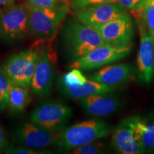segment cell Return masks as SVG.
<instances>
[{
  "instance_id": "obj_1",
  "label": "cell",
  "mask_w": 154,
  "mask_h": 154,
  "mask_svg": "<svg viewBox=\"0 0 154 154\" xmlns=\"http://www.w3.org/2000/svg\"><path fill=\"white\" fill-rule=\"evenodd\" d=\"M111 131V127L100 119L84 121L60 131L56 146L59 151H72L105 137Z\"/></svg>"
},
{
  "instance_id": "obj_2",
  "label": "cell",
  "mask_w": 154,
  "mask_h": 154,
  "mask_svg": "<svg viewBox=\"0 0 154 154\" xmlns=\"http://www.w3.org/2000/svg\"><path fill=\"white\" fill-rule=\"evenodd\" d=\"M62 40L65 51L73 61L105 44L95 28L75 21H69L64 26Z\"/></svg>"
},
{
  "instance_id": "obj_3",
  "label": "cell",
  "mask_w": 154,
  "mask_h": 154,
  "mask_svg": "<svg viewBox=\"0 0 154 154\" xmlns=\"http://www.w3.org/2000/svg\"><path fill=\"white\" fill-rule=\"evenodd\" d=\"M31 35L29 11L25 4L6 7L0 16V41L14 44Z\"/></svg>"
},
{
  "instance_id": "obj_4",
  "label": "cell",
  "mask_w": 154,
  "mask_h": 154,
  "mask_svg": "<svg viewBox=\"0 0 154 154\" xmlns=\"http://www.w3.org/2000/svg\"><path fill=\"white\" fill-rule=\"evenodd\" d=\"M29 11L31 35L44 41L51 39L56 35L68 14L69 5L61 3L52 8H29Z\"/></svg>"
},
{
  "instance_id": "obj_5",
  "label": "cell",
  "mask_w": 154,
  "mask_h": 154,
  "mask_svg": "<svg viewBox=\"0 0 154 154\" xmlns=\"http://www.w3.org/2000/svg\"><path fill=\"white\" fill-rule=\"evenodd\" d=\"M40 53L38 48L21 51L9 56L0 66L13 84L29 87Z\"/></svg>"
},
{
  "instance_id": "obj_6",
  "label": "cell",
  "mask_w": 154,
  "mask_h": 154,
  "mask_svg": "<svg viewBox=\"0 0 154 154\" xmlns=\"http://www.w3.org/2000/svg\"><path fill=\"white\" fill-rule=\"evenodd\" d=\"M73 115V110L62 101L49 100L42 102L32 111L31 122L44 129L59 132L66 126Z\"/></svg>"
},
{
  "instance_id": "obj_7",
  "label": "cell",
  "mask_w": 154,
  "mask_h": 154,
  "mask_svg": "<svg viewBox=\"0 0 154 154\" xmlns=\"http://www.w3.org/2000/svg\"><path fill=\"white\" fill-rule=\"evenodd\" d=\"M132 46H116L105 43L84 54L72 63V68L82 71H92L128 57Z\"/></svg>"
},
{
  "instance_id": "obj_8",
  "label": "cell",
  "mask_w": 154,
  "mask_h": 154,
  "mask_svg": "<svg viewBox=\"0 0 154 154\" xmlns=\"http://www.w3.org/2000/svg\"><path fill=\"white\" fill-rule=\"evenodd\" d=\"M11 138L17 145L44 150L49 146L56 145L58 134L32 122H24L16 126L11 134Z\"/></svg>"
},
{
  "instance_id": "obj_9",
  "label": "cell",
  "mask_w": 154,
  "mask_h": 154,
  "mask_svg": "<svg viewBox=\"0 0 154 154\" xmlns=\"http://www.w3.org/2000/svg\"><path fill=\"white\" fill-rule=\"evenodd\" d=\"M137 19L140 34L137 57L138 75L140 82L149 84L154 79V42L148 32L142 17Z\"/></svg>"
},
{
  "instance_id": "obj_10",
  "label": "cell",
  "mask_w": 154,
  "mask_h": 154,
  "mask_svg": "<svg viewBox=\"0 0 154 154\" xmlns=\"http://www.w3.org/2000/svg\"><path fill=\"white\" fill-rule=\"evenodd\" d=\"M127 14V10L117 2L91 5L76 11L78 22L96 28Z\"/></svg>"
},
{
  "instance_id": "obj_11",
  "label": "cell",
  "mask_w": 154,
  "mask_h": 154,
  "mask_svg": "<svg viewBox=\"0 0 154 154\" xmlns=\"http://www.w3.org/2000/svg\"><path fill=\"white\" fill-rule=\"evenodd\" d=\"M95 29L105 43L116 46H132L134 36V24L128 14L117 17Z\"/></svg>"
},
{
  "instance_id": "obj_12",
  "label": "cell",
  "mask_w": 154,
  "mask_h": 154,
  "mask_svg": "<svg viewBox=\"0 0 154 154\" xmlns=\"http://www.w3.org/2000/svg\"><path fill=\"white\" fill-rule=\"evenodd\" d=\"M54 61L47 49H41L39 58L31 82V88L38 96H45L51 93L54 81Z\"/></svg>"
},
{
  "instance_id": "obj_13",
  "label": "cell",
  "mask_w": 154,
  "mask_h": 154,
  "mask_svg": "<svg viewBox=\"0 0 154 154\" xmlns=\"http://www.w3.org/2000/svg\"><path fill=\"white\" fill-rule=\"evenodd\" d=\"M79 103L86 113L94 117L111 115L121 106V100L112 92L86 96L79 99Z\"/></svg>"
},
{
  "instance_id": "obj_14",
  "label": "cell",
  "mask_w": 154,
  "mask_h": 154,
  "mask_svg": "<svg viewBox=\"0 0 154 154\" xmlns=\"http://www.w3.org/2000/svg\"><path fill=\"white\" fill-rule=\"evenodd\" d=\"M112 146L121 154H140L144 151L136 139L129 119L121 121L113 130L111 137Z\"/></svg>"
},
{
  "instance_id": "obj_15",
  "label": "cell",
  "mask_w": 154,
  "mask_h": 154,
  "mask_svg": "<svg viewBox=\"0 0 154 154\" xmlns=\"http://www.w3.org/2000/svg\"><path fill=\"white\" fill-rule=\"evenodd\" d=\"M88 79L108 85L117 86L134 80L135 69L128 63H118L103 66L98 72L88 75Z\"/></svg>"
},
{
  "instance_id": "obj_16",
  "label": "cell",
  "mask_w": 154,
  "mask_h": 154,
  "mask_svg": "<svg viewBox=\"0 0 154 154\" xmlns=\"http://www.w3.org/2000/svg\"><path fill=\"white\" fill-rule=\"evenodd\" d=\"M128 119L136 139L144 153H151L154 149V116L149 117L134 116Z\"/></svg>"
},
{
  "instance_id": "obj_17",
  "label": "cell",
  "mask_w": 154,
  "mask_h": 154,
  "mask_svg": "<svg viewBox=\"0 0 154 154\" xmlns=\"http://www.w3.org/2000/svg\"><path fill=\"white\" fill-rule=\"evenodd\" d=\"M58 87L65 97L79 100L82 98L94 94L113 92L116 89L117 86L108 85L88 79L83 85L74 86H58Z\"/></svg>"
},
{
  "instance_id": "obj_18",
  "label": "cell",
  "mask_w": 154,
  "mask_h": 154,
  "mask_svg": "<svg viewBox=\"0 0 154 154\" xmlns=\"http://www.w3.org/2000/svg\"><path fill=\"white\" fill-rule=\"evenodd\" d=\"M32 96L29 86H22L13 84L9 94L7 109L14 113H20L29 104Z\"/></svg>"
},
{
  "instance_id": "obj_19",
  "label": "cell",
  "mask_w": 154,
  "mask_h": 154,
  "mask_svg": "<svg viewBox=\"0 0 154 154\" xmlns=\"http://www.w3.org/2000/svg\"><path fill=\"white\" fill-rule=\"evenodd\" d=\"M88 79L83 74L80 69L72 68L63 76H60L57 82L58 86H81L85 83Z\"/></svg>"
},
{
  "instance_id": "obj_20",
  "label": "cell",
  "mask_w": 154,
  "mask_h": 154,
  "mask_svg": "<svg viewBox=\"0 0 154 154\" xmlns=\"http://www.w3.org/2000/svg\"><path fill=\"white\" fill-rule=\"evenodd\" d=\"M12 83L0 66V113L7 109L9 94Z\"/></svg>"
},
{
  "instance_id": "obj_21",
  "label": "cell",
  "mask_w": 154,
  "mask_h": 154,
  "mask_svg": "<svg viewBox=\"0 0 154 154\" xmlns=\"http://www.w3.org/2000/svg\"><path fill=\"white\" fill-rule=\"evenodd\" d=\"M141 17L154 42V0H151L146 3Z\"/></svg>"
},
{
  "instance_id": "obj_22",
  "label": "cell",
  "mask_w": 154,
  "mask_h": 154,
  "mask_svg": "<svg viewBox=\"0 0 154 154\" xmlns=\"http://www.w3.org/2000/svg\"><path fill=\"white\" fill-rule=\"evenodd\" d=\"M148 0H116V2L126 10L132 12L136 18L141 17L142 11Z\"/></svg>"
},
{
  "instance_id": "obj_23",
  "label": "cell",
  "mask_w": 154,
  "mask_h": 154,
  "mask_svg": "<svg viewBox=\"0 0 154 154\" xmlns=\"http://www.w3.org/2000/svg\"><path fill=\"white\" fill-rule=\"evenodd\" d=\"M104 146L103 143L94 141L86 145L72 150L71 153L74 154H98L103 153Z\"/></svg>"
},
{
  "instance_id": "obj_24",
  "label": "cell",
  "mask_w": 154,
  "mask_h": 154,
  "mask_svg": "<svg viewBox=\"0 0 154 154\" xmlns=\"http://www.w3.org/2000/svg\"><path fill=\"white\" fill-rule=\"evenodd\" d=\"M7 154H44L49 153L50 152H45L44 150H38L31 149L20 145H8L4 151Z\"/></svg>"
},
{
  "instance_id": "obj_25",
  "label": "cell",
  "mask_w": 154,
  "mask_h": 154,
  "mask_svg": "<svg viewBox=\"0 0 154 154\" xmlns=\"http://www.w3.org/2000/svg\"><path fill=\"white\" fill-rule=\"evenodd\" d=\"M63 3L61 0H26V5L29 8L47 9L57 7Z\"/></svg>"
},
{
  "instance_id": "obj_26",
  "label": "cell",
  "mask_w": 154,
  "mask_h": 154,
  "mask_svg": "<svg viewBox=\"0 0 154 154\" xmlns=\"http://www.w3.org/2000/svg\"><path fill=\"white\" fill-rule=\"evenodd\" d=\"M109 2H116V0H72L71 7L75 11H77L91 5Z\"/></svg>"
},
{
  "instance_id": "obj_27",
  "label": "cell",
  "mask_w": 154,
  "mask_h": 154,
  "mask_svg": "<svg viewBox=\"0 0 154 154\" xmlns=\"http://www.w3.org/2000/svg\"><path fill=\"white\" fill-rule=\"evenodd\" d=\"M8 140L2 127L0 125V152L4 151L8 146Z\"/></svg>"
},
{
  "instance_id": "obj_28",
  "label": "cell",
  "mask_w": 154,
  "mask_h": 154,
  "mask_svg": "<svg viewBox=\"0 0 154 154\" xmlns=\"http://www.w3.org/2000/svg\"><path fill=\"white\" fill-rule=\"evenodd\" d=\"M17 0H0V7H8L15 4V2Z\"/></svg>"
},
{
  "instance_id": "obj_29",
  "label": "cell",
  "mask_w": 154,
  "mask_h": 154,
  "mask_svg": "<svg viewBox=\"0 0 154 154\" xmlns=\"http://www.w3.org/2000/svg\"><path fill=\"white\" fill-rule=\"evenodd\" d=\"M61 2H63V3H66V4H69V2H70V0H61Z\"/></svg>"
},
{
  "instance_id": "obj_30",
  "label": "cell",
  "mask_w": 154,
  "mask_h": 154,
  "mask_svg": "<svg viewBox=\"0 0 154 154\" xmlns=\"http://www.w3.org/2000/svg\"><path fill=\"white\" fill-rule=\"evenodd\" d=\"M1 14H2V10L1 9H0V16H1Z\"/></svg>"
},
{
  "instance_id": "obj_31",
  "label": "cell",
  "mask_w": 154,
  "mask_h": 154,
  "mask_svg": "<svg viewBox=\"0 0 154 154\" xmlns=\"http://www.w3.org/2000/svg\"><path fill=\"white\" fill-rule=\"evenodd\" d=\"M151 153H154V149L153 150V151H152V152H151Z\"/></svg>"
},
{
  "instance_id": "obj_32",
  "label": "cell",
  "mask_w": 154,
  "mask_h": 154,
  "mask_svg": "<svg viewBox=\"0 0 154 154\" xmlns=\"http://www.w3.org/2000/svg\"><path fill=\"white\" fill-rule=\"evenodd\" d=\"M149 1H151V0H148V1H147V2H149Z\"/></svg>"
}]
</instances>
